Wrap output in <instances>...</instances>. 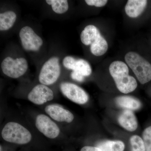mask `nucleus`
Masks as SVG:
<instances>
[{
	"instance_id": "f257e3e1",
	"label": "nucleus",
	"mask_w": 151,
	"mask_h": 151,
	"mask_svg": "<svg viewBox=\"0 0 151 151\" xmlns=\"http://www.w3.org/2000/svg\"><path fill=\"white\" fill-rule=\"evenodd\" d=\"M109 71L120 92L127 94L137 88V81L134 77L129 75V68L125 63L121 61L112 62L109 67Z\"/></svg>"
},
{
	"instance_id": "f03ea898",
	"label": "nucleus",
	"mask_w": 151,
	"mask_h": 151,
	"mask_svg": "<svg viewBox=\"0 0 151 151\" xmlns=\"http://www.w3.org/2000/svg\"><path fill=\"white\" fill-rule=\"evenodd\" d=\"M81 40L85 45H91L90 50L95 56L103 55L108 50L107 41L94 25H89L85 27L81 33Z\"/></svg>"
},
{
	"instance_id": "7ed1b4c3",
	"label": "nucleus",
	"mask_w": 151,
	"mask_h": 151,
	"mask_svg": "<svg viewBox=\"0 0 151 151\" xmlns=\"http://www.w3.org/2000/svg\"><path fill=\"white\" fill-rule=\"evenodd\" d=\"M125 60L141 84H144L151 81V64L148 61L134 52L127 53Z\"/></svg>"
},
{
	"instance_id": "20e7f679",
	"label": "nucleus",
	"mask_w": 151,
	"mask_h": 151,
	"mask_svg": "<svg viewBox=\"0 0 151 151\" xmlns=\"http://www.w3.org/2000/svg\"><path fill=\"white\" fill-rule=\"evenodd\" d=\"M5 141L18 145H25L31 140L32 136L27 129L17 122H10L6 124L1 132Z\"/></svg>"
},
{
	"instance_id": "39448f33",
	"label": "nucleus",
	"mask_w": 151,
	"mask_h": 151,
	"mask_svg": "<svg viewBox=\"0 0 151 151\" xmlns=\"http://www.w3.org/2000/svg\"><path fill=\"white\" fill-rule=\"evenodd\" d=\"M60 73L59 58L53 57L45 63L39 75V80L41 84L51 85L56 82Z\"/></svg>"
},
{
	"instance_id": "423d86ee",
	"label": "nucleus",
	"mask_w": 151,
	"mask_h": 151,
	"mask_svg": "<svg viewBox=\"0 0 151 151\" xmlns=\"http://www.w3.org/2000/svg\"><path fill=\"white\" fill-rule=\"evenodd\" d=\"M28 63L23 58L16 59L7 57L1 64L3 72L7 76L13 78H18L24 75L28 69Z\"/></svg>"
},
{
	"instance_id": "0eeeda50",
	"label": "nucleus",
	"mask_w": 151,
	"mask_h": 151,
	"mask_svg": "<svg viewBox=\"0 0 151 151\" xmlns=\"http://www.w3.org/2000/svg\"><path fill=\"white\" fill-rule=\"evenodd\" d=\"M19 35L21 40L22 46L25 50L38 51L43 44L41 38L29 27L22 28Z\"/></svg>"
},
{
	"instance_id": "6e6552de",
	"label": "nucleus",
	"mask_w": 151,
	"mask_h": 151,
	"mask_svg": "<svg viewBox=\"0 0 151 151\" xmlns=\"http://www.w3.org/2000/svg\"><path fill=\"white\" fill-rule=\"evenodd\" d=\"M60 89L65 97L77 104H84L89 100V96L86 92L75 84L63 82L60 84Z\"/></svg>"
},
{
	"instance_id": "1a4fd4ad",
	"label": "nucleus",
	"mask_w": 151,
	"mask_h": 151,
	"mask_svg": "<svg viewBox=\"0 0 151 151\" xmlns=\"http://www.w3.org/2000/svg\"><path fill=\"white\" fill-rule=\"evenodd\" d=\"M35 126L41 133L49 139H55L60 133V129L58 125L44 114H40L37 116Z\"/></svg>"
},
{
	"instance_id": "9d476101",
	"label": "nucleus",
	"mask_w": 151,
	"mask_h": 151,
	"mask_svg": "<svg viewBox=\"0 0 151 151\" xmlns=\"http://www.w3.org/2000/svg\"><path fill=\"white\" fill-rule=\"evenodd\" d=\"M54 98V94L46 85L38 84L33 88L28 95V99L31 102L37 105H41L51 101Z\"/></svg>"
},
{
	"instance_id": "9b49d317",
	"label": "nucleus",
	"mask_w": 151,
	"mask_h": 151,
	"mask_svg": "<svg viewBox=\"0 0 151 151\" xmlns=\"http://www.w3.org/2000/svg\"><path fill=\"white\" fill-rule=\"evenodd\" d=\"M63 63L67 69L79 72L84 76H89L92 73L91 66L84 59H76L73 57L68 56L64 58Z\"/></svg>"
},
{
	"instance_id": "f8f14e48",
	"label": "nucleus",
	"mask_w": 151,
	"mask_h": 151,
	"mask_svg": "<svg viewBox=\"0 0 151 151\" xmlns=\"http://www.w3.org/2000/svg\"><path fill=\"white\" fill-rule=\"evenodd\" d=\"M45 111L52 119L58 122L70 123L74 119L73 113L59 105H47L45 108Z\"/></svg>"
},
{
	"instance_id": "ddd939ff",
	"label": "nucleus",
	"mask_w": 151,
	"mask_h": 151,
	"mask_svg": "<svg viewBox=\"0 0 151 151\" xmlns=\"http://www.w3.org/2000/svg\"><path fill=\"white\" fill-rule=\"evenodd\" d=\"M120 125L125 129L129 132H134L138 127V122L133 111L125 110L120 114L118 118Z\"/></svg>"
},
{
	"instance_id": "4468645a",
	"label": "nucleus",
	"mask_w": 151,
	"mask_h": 151,
	"mask_svg": "<svg viewBox=\"0 0 151 151\" xmlns=\"http://www.w3.org/2000/svg\"><path fill=\"white\" fill-rule=\"evenodd\" d=\"M147 4L146 0H129L125 6V12L130 17H137L143 12Z\"/></svg>"
},
{
	"instance_id": "2eb2a0df",
	"label": "nucleus",
	"mask_w": 151,
	"mask_h": 151,
	"mask_svg": "<svg viewBox=\"0 0 151 151\" xmlns=\"http://www.w3.org/2000/svg\"><path fill=\"white\" fill-rule=\"evenodd\" d=\"M116 104L119 107L131 111L138 110L142 106L141 102L139 100L130 96L118 97L116 98Z\"/></svg>"
},
{
	"instance_id": "dca6fc26",
	"label": "nucleus",
	"mask_w": 151,
	"mask_h": 151,
	"mask_svg": "<svg viewBox=\"0 0 151 151\" xmlns=\"http://www.w3.org/2000/svg\"><path fill=\"white\" fill-rule=\"evenodd\" d=\"M17 19L16 14L12 11H7L0 14V30H7L14 25Z\"/></svg>"
},
{
	"instance_id": "f3484780",
	"label": "nucleus",
	"mask_w": 151,
	"mask_h": 151,
	"mask_svg": "<svg viewBox=\"0 0 151 151\" xmlns=\"http://www.w3.org/2000/svg\"><path fill=\"white\" fill-rule=\"evenodd\" d=\"M96 147L100 151H124L125 145L121 141H105L98 143Z\"/></svg>"
},
{
	"instance_id": "a211bd4d",
	"label": "nucleus",
	"mask_w": 151,
	"mask_h": 151,
	"mask_svg": "<svg viewBox=\"0 0 151 151\" xmlns=\"http://www.w3.org/2000/svg\"><path fill=\"white\" fill-rule=\"evenodd\" d=\"M46 3L51 5L52 10L58 14L65 13L68 9V4L66 0H46Z\"/></svg>"
},
{
	"instance_id": "6ab92c4d",
	"label": "nucleus",
	"mask_w": 151,
	"mask_h": 151,
	"mask_svg": "<svg viewBox=\"0 0 151 151\" xmlns=\"http://www.w3.org/2000/svg\"><path fill=\"white\" fill-rule=\"evenodd\" d=\"M132 151H146L144 141L140 137L137 135H134L130 139Z\"/></svg>"
},
{
	"instance_id": "aec40b11",
	"label": "nucleus",
	"mask_w": 151,
	"mask_h": 151,
	"mask_svg": "<svg viewBox=\"0 0 151 151\" xmlns=\"http://www.w3.org/2000/svg\"><path fill=\"white\" fill-rule=\"evenodd\" d=\"M143 140L146 151H151V126L146 128L143 133Z\"/></svg>"
},
{
	"instance_id": "412c9836",
	"label": "nucleus",
	"mask_w": 151,
	"mask_h": 151,
	"mask_svg": "<svg viewBox=\"0 0 151 151\" xmlns=\"http://www.w3.org/2000/svg\"><path fill=\"white\" fill-rule=\"evenodd\" d=\"M108 1L107 0H86L85 2L88 5L98 7H103L106 4Z\"/></svg>"
},
{
	"instance_id": "4be33fe9",
	"label": "nucleus",
	"mask_w": 151,
	"mask_h": 151,
	"mask_svg": "<svg viewBox=\"0 0 151 151\" xmlns=\"http://www.w3.org/2000/svg\"><path fill=\"white\" fill-rule=\"evenodd\" d=\"M84 76L82 74L77 71H73L71 73V78L73 80L79 82H82L84 81Z\"/></svg>"
},
{
	"instance_id": "5701e85b",
	"label": "nucleus",
	"mask_w": 151,
	"mask_h": 151,
	"mask_svg": "<svg viewBox=\"0 0 151 151\" xmlns=\"http://www.w3.org/2000/svg\"><path fill=\"white\" fill-rule=\"evenodd\" d=\"M80 151H100L97 147L85 146L81 148Z\"/></svg>"
}]
</instances>
